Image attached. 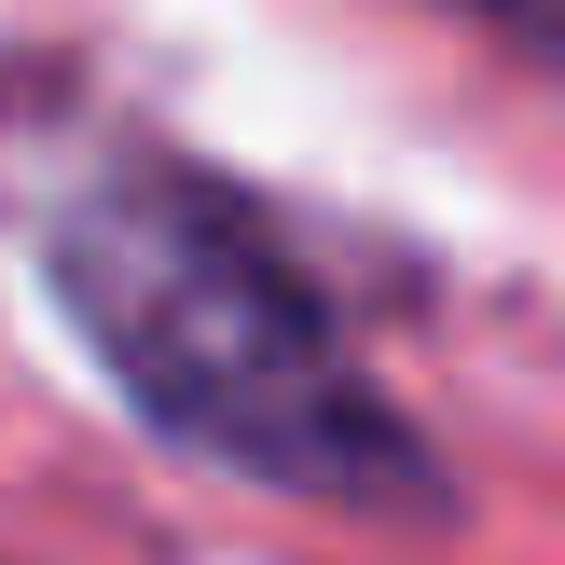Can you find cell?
Here are the masks:
<instances>
[{
  "label": "cell",
  "instance_id": "obj_1",
  "mask_svg": "<svg viewBox=\"0 0 565 565\" xmlns=\"http://www.w3.org/2000/svg\"><path fill=\"white\" fill-rule=\"evenodd\" d=\"M55 318L97 345V373L152 414L180 456L235 469L303 511H428L441 456L386 414V386L345 359L263 221H235L207 180L110 166L70 221L42 235Z\"/></svg>",
  "mask_w": 565,
  "mask_h": 565
},
{
  "label": "cell",
  "instance_id": "obj_2",
  "mask_svg": "<svg viewBox=\"0 0 565 565\" xmlns=\"http://www.w3.org/2000/svg\"><path fill=\"white\" fill-rule=\"evenodd\" d=\"M456 14H483V28H511L524 55H552V28H565V0H456Z\"/></svg>",
  "mask_w": 565,
  "mask_h": 565
}]
</instances>
